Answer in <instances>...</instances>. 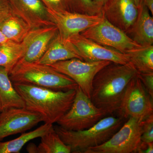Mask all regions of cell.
<instances>
[{"mask_svg": "<svg viewBox=\"0 0 153 153\" xmlns=\"http://www.w3.org/2000/svg\"><path fill=\"white\" fill-rule=\"evenodd\" d=\"M53 127V125L44 123L33 131L22 134L20 137L8 141L0 142V153H19L23 147L31 140L41 137Z\"/></svg>", "mask_w": 153, "mask_h": 153, "instance_id": "ffe728a7", "label": "cell"}, {"mask_svg": "<svg viewBox=\"0 0 153 153\" xmlns=\"http://www.w3.org/2000/svg\"><path fill=\"white\" fill-rule=\"evenodd\" d=\"M106 142L88 148L84 153H137L141 142V121L129 117Z\"/></svg>", "mask_w": 153, "mask_h": 153, "instance_id": "8992f818", "label": "cell"}, {"mask_svg": "<svg viewBox=\"0 0 153 153\" xmlns=\"http://www.w3.org/2000/svg\"><path fill=\"white\" fill-rule=\"evenodd\" d=\"M138 73L130 62H111L96 74L92 81L90 99L106 114L118 111L129 82Z\"/></svg>", "mask_w": 153, "mask_h": 153, "instance_id": "6da1fadb", "label": "cell"}, {"mask_svg": "<svg viewBox=\"0 0 153 153\" xmlns=\"http://www.w3.org/2000/svg\"><path fill=\"white\" fill-rule=\"evenodd\" d=\"M68 39L76 47L82 60L86 62L105 60L119 64L129 62L127 54L100 45L80 34L71 36Z\"/></svg>", "mask_w": 153, "mask_h": 153, "instance_id": "7c38bea8", "label": "cell"}, {"mask_svg": "<svg viewBox=\"0 0 153 153\" xmlns=\"http://www.w3.org/2000/svg\"><path fill=\"white\" fill-rule=\"evenodd\" d=\"M13 13V8L9 0H0V22Z\"/></svg>", "mask_w": 153, "mask_h": 153, "instance_id": "4316f807", "label": "cell"}, {"mask_svg": "<svg viewBox=\"0 0 153 153\" xmlns=\"http://www.w3.org/2000/svg\"><path fill=\"white\" fill-rule=\"evenodd\" d=\"M9 40L6 36L4 35L2 32L0 30V44L1 43H3V42H6L7 41Z\"/></svg>", "mask_w": 153, "mask_h": 153, "instance_id": "4dcf8cb0", "label": "cell"}, {"mask_svg": "<svg viewBox=\"0 0 153 153\" xmlns=\"http://www.w3.org/2000/svg\"><path fill=\"white\" fill-rule=\"evenodd\" d=\"M81 36L100 45L126 53L140 45L134 42L126 34L105 19L99 24L79 33Z\"/></svg>", "mask_w": 153, "mask_h": 153, "instance_id": "30bf717a", "label": "cell"}, {"mask_svg": "<svg viewBox=\"0 0 153 153\" xmlns=\"http://www.w3.org/2000/svg\"><path fill=\"white\" fill-rule=\"evenodd\" d=\"M63 3L71 7V12L85 14L94 15L100 13L94 4L93 0H62Z\"/></svg>", "mask_w": 153, "mask_h": 153, "instance_id": "cb8c5ba5", "label": "cell"}, {"mask_svg": "<svg viewBox=\"0 0 153 153\" xmlns=\"http://www.w3.org/2000/svg\"><path fill=\"white\" fill-rule=\"evenodd\" d=\"M138 13L134 0H107L101 10L105 19L125 33L133 24Z\"/></svg>", "mask_w": 153, "mask_h": 153, "instance_id": "5bb4252c", "label": "cell"}, {"mask_svg": "<svg viewBox=\"0 0 153 153\" xmlns=\"http://www.w3.org/2000/svg\"><path fill=\"white\" fill-rule=\"evenodd\" d=\"M13 83H27L55 91L76 89L78 85L71 78L49 65L19 61L9 74Z\"/></svg>", "mask_w": 153, "mask_h": 153, "instance_id": "3957f363", "label": "cell"}, {"mask_svg": "<svg viewBox=\"0 0 153 153\" xmlns=\"http://www.w3.org/2000/svg\"><path fill=\"white\" fill-rule=\"evenodd\" d=\"M137 153H153V143H143L141 142Z\"/></svg>", "mask_w": 153, "mask_h": 153, "instance_id": "83f0119b", "label": "cell"}, {"mask_svg": "<svg viewBox=\"0 0 153 153\" xmlns=\"http://www.w3.org/2000/svg\"><path fill=\"white\" fill-rule=\"evenodd\" d=\"M46 8L50 19L57 27L58 34L64 39H68L79 34L99 24L104 19L101 13L88 15L52 7Z\"/></svg>", "mask_w": 153, "mask_h": 153, "instance_id": "ba28073f", "label": "cell"}, {"mask_svg": "<svg viewBox=\"0 0 153 153\" xmlns=\"http://www.w3.org/2000/svg\"><path fill=\"white\" fill-rule=\"evenodd\" d=\"M110 63L105 60L86 62L78 58H72L59 61L49 66L74 80L90 98L94 76L100 70Z\"/></svg>", "mask_w": 153, "mask_h": 153, "instance_id": "9c48e42d", "label": "cell"}, {"mask_svg": "<svg viewBox=\"0 0 153 153\" xmlns=\"http://www.w3.org/2000/svg\"><path fill=\"white\" fill-rule=\"evenodd\" d=\"M106 115L104 111L93 104L78 86L71 108L57 123L68 130H83L93 126Z\"/></svg>", "mask_w": 153, "mask_h": 153, "instance_id": "5b68a950", "label": "cell"}, {"mask_svg": "<svg viewBox=\"0 0 153 153\" xmlns=\"http://www.w3.org/2000/svg\"><path fill=\"white\" fill-rule=\"evenodd\" d=\"M0 103L1 111L12 108H25L23 99L10 79L8 71L3 66H0Z\"/></svg>", "mask_w": 153, "mask_h": 153, "instance_id": "ac0fdd59", "label": "cell"}, {"mask_svg": "<svg viewBox=\"0 0 153 153\" xmlns=\"http://www.w3.org/2000/svg\"><path fill=\"white\" fill-rule=\"evenodd\" d=\"M41 138V143L36 147V153H71V148L63 142L53 126Z\"/></svg>", "mask_w": 153, "mask_h": 153, "instance_id": "603a6c76", "label": "cell"}, {"mask_svg": "<svg viewBox=\"0 0 153 153\" xmlns=\"http://www.w3.org/2000/svg\"><path fill=\"white\" fill-rule=\"evenodd\" d=\"M25 51L22 42L8 40L0 44V66L4 67L9 74L23 57Z\"/></svg>", "mask_w": 153, "mask_h": 153, "instance_id": "44dd1931", "label": "cell"}, {"mask_svg": "<svg viewBox=\"0 0 153 153\" xmlns=\"http://www.w3.org/2000/svg\"><path fill=\"white\" fill-rule=\"evenodd\" d=\"M134 1L138 7L139 8L140 6L143 4L144 0H134Z\"/></svg>", "mask_w": 153, "mask_h": 153, "instance_id": "1f68e13d", "label": "cell"}, {"mask_svg": "<svg viewBox=\"0 0 153 153\" xmlns=\"http://www.w3.org/2000/svg\"><path fill=\"white\" fill-rule=\"evenodd\" d=\"M9 1L14 13L25 20L32 29L55 25L41 0Z\"/></svg>", "mask_w": 153, "mask_h": 153, "instance_id": "9a60e30c", "label": "cell"}, {"mask_svg": "<svg viewBox=\"0 0 153 153\" xmlns=\"http://www.w3.org/2000/svg\"><path fill=\"white\" fill-rule=\"evenodd\" d=\"M72 58L82 60L77 49L69 39L62 38L58 33L50 42L44 55L36 62L49 65Z\"/></svg>", "mask_w": 153, "mask_h": 153, "instance_id": "2e32d148", "label": "cell"}, {"mask_svg": "<svg viewBox=\"0 0 153 153\" xmlns=\"http://www.w3.org/2000/svg\"><path fill=\"white\" fill-rule=\"evenodd\" d=\"M1 111V103H0V112Z\"/></svg>", "mask_w": 153, "mask_h": 153, "instance_id": "d6a6232c", "label": "cell"}, {"mask_svg": "<svg viewBox=\"0 0 153 153\" xmlns=\"http://www.w3.org/2000/svg\"><path fill=\"white\" fill-rule=\"evenodd\" d=\"M138 73L153 72V45L141 46L126 53Z\"/></svg>", "mask_w": 153, "mask_h": 153, "instance_id": "7402d4cb", "label": "cell"}, {"mask_svg": "<svg viewBox=\"0 0 153 153\" xmlns=\"http://www.w3.org/2000/svg\"><path fill=\"white\" fill-rule=\"evenodd\" d=\"M118 111L123 118H134L141 121L153 114V98L137 75L129 82Z\"/></svg>", "mask_w": 153, "mask_h": 153, "instance_id": "52a82bcc", "label": "cell"}, {"mask_svg": "<svg viewBox=\"0 0 153 153\" xmlns=\"http://www.w3.org/2000/svg\"><path fill=\"white\" fill-rule=\"evenodd\" d=\"M43 119L40 114L25 108H12L0 112V142L6 137L23 133Z\"/></svg>", "mask_w": 153, "mask_h": 153, "instance_id": "8fae6325", "label": "cell"}, {"mask_svg": "<svg viewBox=\"0 0 153 153\" xmlns=\"http://www.w3.org/2000/svg\"><path fill=\"white\" fill-rule=\"evenodd\" d=\"M137 76L148 93L153 98V72L138 73Z\"/></svg>", "mask_w": 153, "mask_h": 153, "instance_id": "484cf974", "label": "cell"}, {"mask_svg": "<svg viewBox=\"0 0 153 153\" xmlns=\"http://www.w3.org/2000/svg\"><path fill=\"white\" fill-rule=\"evenodd\" d=\"M32 29L25 20L13 13L0 22V30L9 40L21 43Z\"/></svg>", "mask_w": 153, "mask_h": 153, "instance_id": "d6986e66", "label": "cell"}, {"mask_svg": "<svg viewBox=\"0 0 153 153\" xmlns=\"http://www.w3.org/2000/svg\"><path fill=\"white\" fill-rule=\"evenodd\" d=\"M106 1L107 0H93L94 6L100 13H101L102 8Z\"/></svg>", "mask_w": 153, "mask_h": 153, "instance_id": "f546056e", "label": "cell"}, {"mask_svg": "<svg viewBox=\"0 0 153 153\" xmlns=\"http://www.w3.org/2000/svg\"><path fill=\"white\" fill-rule=\"evenodd\" d=\"M123 118L103 117L93 126L80 131L65 129L59 126L54 127L62 141L71 148L73 153H83L88 148L106 142L123 124Z\"/></svg>", "mask_w": 153, "mask_h": 153, "instance_id": "277c9868", "label": "cell"}, {"mask_svg": "<svg viewBox=\"0 0 153 153\" xmlns=\"http://www.w3.org/2000/svg\"><path fill=\"white\" fill-rule=\"evenodd\" d=\"M58 33V29L55 25L31 29L22 42L25 53L19 61H38Z\"/></svg>", "mask_w": 153, "mask_h": 153, "instance_id": "4fadbf2b", "label": "cell"}, {"mask_svg": "<svg viewBox=\"0 0 153 153\" xmlns=\"http://www.w3.org/2000/svg\"><path fill=\"white\" fill-rule=\"evenodd\" d=\"M125 33L140 46L153 45V17L144 4L139 8L136 19Z\"/></svg>", "mask_w": 153, "mask_h": 153, "instance_id": "e0dca14e", "label": "cell"}, {"mask_svg": "<svg viewBox=\"0 0 153 153\" xmlns=\"http://www.w3.org/2000/svg\"><path fill=\"white\" fill-rule=\"evenodd\" d=\"M13 84L25 108L40 114L44 123H57L70 109L76 94V89L62 91L27 83Z\"/></svg>", "mask_w": 153, "mask_h": 153, "instance_id": "7a4b0ae2", "label": "cell"}, {"mask_svg": "<svg viewBox=\"0 0 153 153\" xmlns=\"http://www.w3.org/2000/svg\"><path fill=\"white\" fill-rule=\"evenodd\" d=\"M47 7L63 9L62 0H41Z\"/></svg>", "mask_w": 153, "mask_h": 153, "instance_id": "f1b7e54d", "label": "cell"}, {"mask_svg": "<svg viewBox=\"0 0 153 153\" xmlns=\"http://www.w3.org/2000/svg\"><path fill=\"white\" fill-rule=\"evenodd\" d=\"M141 128V143H153V114L142 121Z\"/></svg>", "mask_w": 153, "mask_h": 153, "instance_id": "d4e9b609", "label": "cell"}]
</instances>
